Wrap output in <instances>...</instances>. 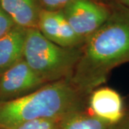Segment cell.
Listing matches in <instances>:
<instances>
[{"label":"cell","mask_w":129,"mask_h":129,"mask_svg":"<svg viewBox=\"0 0 129 129\" xmlns=\"http://www.w3.org/2000/svg\"><path fill=\"white\" fill-rule=\"evenodd\" d=\"M129 62V9L118 3L108 19L85 41L70 79L84 95L106 82L112 70Z\"/></svg>","instance_id":"cell-1"},{"label":"cell","mask_w":129,"mask_h":129,"mask_svg":"<svg viewBox=\"0 0 129 129\" xmlns=\"http://www.w3.org/2000/svg\"><path fill=\"white\" fill-rule=\"evenodd\" d=\"M84 95L69 79L47 83L17 99L0 101V129H13L42 118L61 120L84 108Z\"/></svg>","instance_id":"cell-2"},{"label":"cell","mask_w":129,"mask_h":129,"mask_svg":"<svg viewBox=\"0 0 129 129\" xmlns=\"http://www.w3.org/2000/svg\"><path fill=\"white\" fill-rule=\"evenodd\" d=\"M82 47H60L48 40L38 29H29L23 59L46 83L70 80L82 55Z\"/></svg>","instance_id":"cell-3"},{"label":"cell","mask_w":129,"mask_h":129,"mask_svg":"<svg viewBox=\"0 0 129 129\" xmlns=\"http://www.w3.org/2000/svg\"><path fill=\"white\" fill-rule=\"evenodd\" d=\"M61 11L75 32L85 41L108 19L112 7L98 0H73Z\"/></svg>","instance_id":"cell-4"},{"label":"cell","mask_w":129,"mask_h":129,"mask_svg":"<svg viewBox=\"0 0 129 129\" xmlns=\"http://www.w3.org/2000/svg\"><path fill=\"white\" fill-rule=\"evenodd\" d=\"M45 84L22 59L0 75V101L24 96Z\"/></svg>","instance_id":"cell-5"},{"label":"cell","mask_w":129,"mask_h":129,"mask_svg":"<svg viewBox=\"0 0 129 129\" xmlns=\"http://www.w3.org/2000/svg\"><path fill=\"white\" fill-rule=\"evenodd\" d=\"M37 29L48 40L63 47H80L85 41L75 32L62 11L42 9Z\"/></svg>","instance_id":"cell-6"},{"label":"cell","mask_w":129,"mask_h":129,"mask_svg":"<svg viewBox=\"0 0 129 129\" xmlns=\"http://www.w3.org/2000/svg\"><path fill=\"white\" fill-rule=\"evenodd\" d=\"M90 112L109 125H115L124 116L123 98L116 90L108 87L94 90L89 98Z\"/></svg>","instance_id":"cell-7"},{"label":"cell","mask_w":129,"mask_h":129,"mask_svg":"<svg viewBox=\"0 0 129 129\" xmlns=\"http://www.w3.org/2000/svg\"><path fill=\"white\" fill-rule=\"evenodd\" d=\"M0 6L15 26L26 29H37L42 10L40 0H0Z\"/></svg>","instance_id":"cell-8"},{"label":"cell","mask_w":129,"mask_h":129,"mask_svg":"<svg viewBox=\"0 0 129 129\" xmlns=\"http://www.w3.org/2000/svg\"><path fill=\"white\" fill-rule=\"evenodd\" d=\"M27 31L14 26L0 37V75L23 59Z\"/></svg>","instance_id":"cell-9"},{"label":"cell","mask_w":129,"mask_h":129,"mask_svg":"<svg viewBox=\"0 0 129 129\" xmlns=\"http://www.w3.org/2000/svg\"><path fill=\"white\" fill-rule=\"evenodd\" d=\"M111 126L90 112L84 110L73 112L59 121L60 129H109Z\"/></svg>","instance_id":"cell-10"},{"label":"cell","mask_w":129,"mask_h":129,"mask_svg":"<svg viewBox=\"0 0 129 129\" xmlns=\"http://www.w3.org/2000/svg\"><path fill=\"white\" fill-rule=\"evenodd\" d=\"M60 120L50 118L37 119L24 123L13 129H60Z\"/></svg>","instance_id":"cell-11"},{"label":"cell","mask_w":129,"mask_h":129,"mask_svg":"<svg viewBox=\"0 0 129 129\" xmlns=\"http://www.w3.org/2000/svg\"><path fill=\"white\" fill-rule=\"evenodd\" d=\"M73 0H40L42 9L47 11H61Z\"/></svg>","instance_id":"cell-12"},{"label":"cell","mask_w":129,"mask_h":129,"mask_svg":"<svg viewBox=\"0 0 129 129\" xmlns=\"http://www.w3.org/2000/svg\"><path fill=\"white\" fill-rule=\"evenodd\" d=\"M14 26L13 21L0 6V37L10 31Z\"/></svg>","instance_id":"cell-13"},{"label":"cell","mask_w":129,"mask_h":129,"mask_svg":"<svg viewBox=\"0 0 129 129\" xmlns=\"http://www.w3.org/2000/svg\"><path fill=\"white\" fill-rule=\"evenodd\" d=\"M109 129H129V119L123 123L120 122L115 125H112Z\"/></svg>","instance_id":"cell-14"},{"label":"cell","mask_w":129,"mask_h":129,"mask_svg":"<svg viewBox=\"0 0 129 129\" xmlns=\"http://www.w3.org/2000/svg\"><path fill=\"white\" fill-rule=\"evenodd\" d=\"M120 5L124 6L129 9V0H117Z\"/></svg>","instance_id":"cell-15"}]
</instances>
